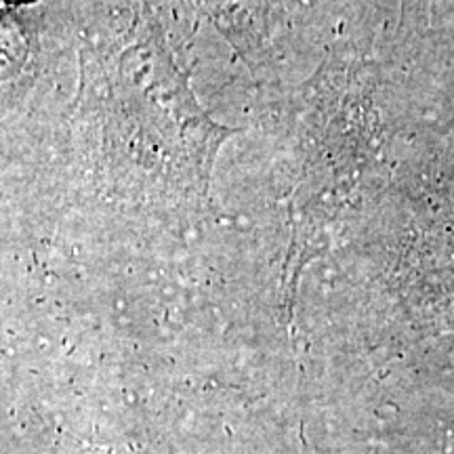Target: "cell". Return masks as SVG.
<instances>
[{
    "mask_svg": "<svg viewBox=\"0 0 454 454\" xmlns=\"http://www.w3.org/2000/svg\"><path fill=\"white\" fill-rule=\"evenodd\" d=\"M15 3H24V0H15Z\"/></svg>",
    "mask_w": 454,
    "mask_h": 454,
    "instance_id": "obj_1",
    "label": "cell"
}]
</instances>
